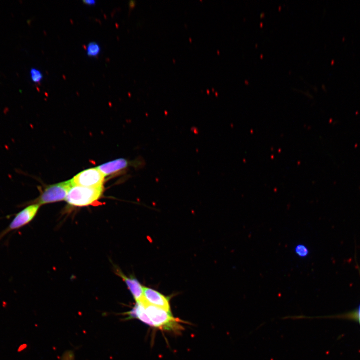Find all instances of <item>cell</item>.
Returning <instances> with one entry per match:
<instances>
[{
	"instance_id": "cell-1",
	"label": "cell",
	"mask_w": 360,
	"mask_h": 360,
	"mask_svg": "<svg viewBox=\"0 0 360 360\" xmlns=\"http://www.w3.org/2000/svg\"><path fill=\"white\" fill-rule=\"evenodd\" d=\"M144 304L150 326L176 332L183 330V327L180 324L183 322L174 318L172 312H168L146 302Z\"/></svg>"
},
{
	"instance_id": "cell-2",
	"label": "cell",
	"mask_w": 360,
	"mask_h": 360,
	"mask_svg": "<svg viewBox=\"0 0 360 360\" xmlns=\"http://www.w3.org/2000/svg\"><path fill=\"white\" fill-rule=\"evenodd\" d=\"M104 187L88 188L74 186L70 188L66 200L71 206H87L96 204L102 196Z\"/></svg>"
},
{
	"instance_id": "cell-3",
	"label": "cell",
	"mask_w": 360,
	"mask_h": 360,
	"mask_svg": "<svg viewBox=\"0 0 360 360\" xmlns=\"http://www.w3.org/2000/svg\"><path fill=\"white\" fill-rule=\"evenodd\" d=\"M72 185L70 180L39 188L40 194L36 199L22 204L18 207L22 208L32 204H38L41 206L66 200L68 194Z\"/></svg>"
},
{
	"instance_id": "cell-4",
	"label": "cell",
	"mask_w": 360,
	"mask_h": 360,
	"mask_svg": "<svg viewBox=\"0 0 360 360\" xmlns=\"http://www.w3.org/2000/svg\"><path fill=\"white\" fill-rule=\"evenodd\" d=\"M40 206L32 204L26 206L16 214L4 230L0 233V242L8 234L20 230L31 222L37 215Z\"/></svg>"
},
{
	"instance_id": "cell-5",
	"label": "cell",
	"mask_w": 360,
	"mask_h": 360,
	"mask_svg": "<svg viewBox=\"0 0 360 360\" xmlns=\"http://www.w3.org/2000/svg\"><path fill=\"white\" fill-rule=\"evenodd\" d=\"M105 176L96 168L86 170L71 180L72 184L88 188L103 186Z\"/></svg>"
},
{
	"instance_id": "cell-6",
	"label": "cell",
	"mask_w": 360,
	"mask_h": 360,
	"mask_svg": "<svg viewBox=\"0 0 360 360\" xmlns=\"http://www.w3.org/2000/svg\"><path fill=\"white\" fill-rule=\"evenodd\" d=\"M144 165L145 162L143 160L140 159L134 162H130L125 158H119L102 164L98 166V168L106 176L124 172L130 166H134L135 168H142Z\"/></svg>"
},
{
	"instance_id": "cell-7",
	"label": "cell",
	"mask_w": 360,
	"mask_h": 360,
	"mask_svg": "<svg viewBox=\"0 0 360 360\" xmlns=\"http://www.w3.org/2000/svg\"><path fill=\"white\" fill-rule=\"evenodd\" d=\"M144 296L146 303L171 312L169 298L160 292L144 286Z\"/></svg>"
},
{
	"instance_id": "cell-8",
	"label": "cell",
	"mask_w": 360,
	"mask_h": 360,
	"mask_svg": "<svg viewBox=\"0 0 360 360\" xmlns=\"http://www.w3.org/2000/svg\"><path fill=\"white\" fill-rule=\"evenodd\" d=\"M116 274L125 282L136 303H144V286L138 280L132 276L128 277L120 270H116Z\"/></svg>"
},
{
	"instance_id": "cell-9",
	"label": "cell",
	"mask_w": 360,
	"mask_h": 360,
	"mask_svg": "<svg viewBox=\"0 0 360 360\" xmlns=\"http://www.w3.org/2000/svg\"><path fill=\"white\" fill-rule=\"evenodd\" d=\"M101 48L100 44L96 42L89 43L86 48V53L88 56L96 57L100 52Z\"/></svg>"
},
{
	"instance_id": "cell-10",
	"label": "cell",
	"mask_w": 360,
	"mask_h": 360,
	"mask_svg": "<svg viewBox=\"0 0 360 360\" xmlns=\"http://www.w3.org/2000/svg\"><path fill=\"white\" fill-rule=\"evenodd\" d=\"M294 252L300 258H305L310 254L308 248L304 244H298L294 248Z\"/></svg>"
},
{
	"instance_id": "cell-11",
	"label": "cell",
	"mask_w": 360,
	"mask_h": 360,
	"mask_svg": "<svg viewBox=\"0 0 360 360\" xmlns=\"http://www.w3.org/2000/svg\"><path fill=\"white\" fill-rule=\"evenodd\" d=\"M30 76L32 82L39 84L43 78L42 72L36 68H32L30 71Z\"/></svg>"
},
{
	"instance_id": "cell-12",
	"label": "cell",
	"mask_w": 360,
	"mask_h": 360,
	"mask_svg": "<svg viewBox=\"0 0 360 360\" xmlns=\"http://www.w3.org/2000/svg\"><path fill=\"white\" fill-rule=\"evenodd\" d=\"M84 3L88 6H93L96 4V1L94 0H86L83 1Z\"/></svg>"
},
{
	"instance_id": "cell-13",
	"label": "cell",
	"mask_w": 360,
	"mask_h": 360,
	"mask_svg": "<svg viewBox=\"0 0 360 360\" xmlns=\"http://www.w3.org/2000/svg\"><path fill=\"white\" fill-rule=\"evenodd\" d=\"M135 5V2L134 1H132L130 3V6L131 8H133L134 6Z\"/></svg>"
},
{
	"instance_id": "cell-14",
	"label": "cell",
	"mask_w": 360,
	"mask_h": 360,
	"mask_svg": "<svg viewBox=\"0 0 360 360\" xmlns=\"http://www.w3.org/2000/svg\"><path fill=\"white\" fill-rule=\"evenodd\" d=\"M358 317H359V321H360V306L359 312H358Z\"/></svg>"
}]
</instances>
